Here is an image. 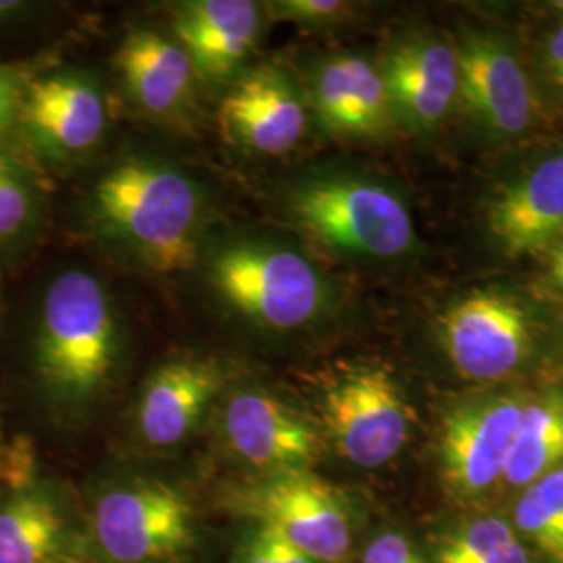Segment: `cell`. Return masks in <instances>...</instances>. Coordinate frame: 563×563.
Instances as JSON below:
<instances>
[{"label": "cell", "instance_id": "6da1fadb", "mask_svg": "<svg viewBox=\"0 0 563 563\" xmlns=\"http://www.w3.org/2000/svg\"><path fill=\"white\" fill-rule=\"evenodd\" d=\"M123 328L109 288L84 267H63L38 288L23 334V363L42 411L78 428L120 376Z\"/></svg>", "mask_w": 563, "mask_h": 563}, {"label": "cell", "instance_id": "7a4b0ae2", "mask_svg": "<svg viewBox=\"0 0 563 563\" xmlns=\"http://www.w3.org/2000/svg\"><path fill=\"white\" fill-rule=\"evenodd\" d=\"M205 195L172 163L128 157L95 184L86 216L102 241L157 274L186 272L201 260Z\"/></svg>", "mask_w": 563, "mask_h": 563}, {"label": "cell", "instance_id": "3957f363", "mask_svg": "<svg viewBox=\"0 0 563 563\" xmlns=\"http://www.w3.org/2000/svg\"><path fill=\"white\" fill-rule=\"evenodd\" d=\"M86 549L109 563H205L209 505L155 472L115 470L81 495Z\"/></svg>", "mask_w": 563, "mask_h": 563}, {"label": "cell", "instance_id": "277c9868", "mask_svg": "<svg viewBox=\"0 0 563 563\" xmlns=\"http://www.w3.org/2000/svg\"><path fill=\"white\" fill-rule=\"evenodd\" d=\"M202 278L234 318L265 334H297L332 305L322 267L299 246L267 236H230L202 246Z\"/></svg>", "mask_w": 563, "mask_h": 563}, {"label": "cell", "instance_id": "5b68a950", "mask_svg": "<svg viewBox=\"0 0 563 563\" xmlns=\"http://www.w3.org/2000/svg\"><path fill=\"white\" fill-rule=\"evenodd\" d=\"M284 213L309 241L349 260L395 262L418 246L401 192L365 174L305 176L286 190Z\"/></svg>", "mask_w": 563, "mask_h": 563}, {"label": "cell", "instance_id": "8992f818", "mask_svg": "<svg viewBox=\"0 0 563 563\" xmlns=\"http://www.w3.org/2000/svg\"><path fill=\"white\" fill-rule=\"evenodd\" d=\"M213 511L262 523L320 563H349L357 547V516L346 493L316 470L236 476L211 497Z\"/></svg>", "mask_w": 563, "mask_h": 563}, {"label": "cell", "instance_id": "52a82bcc", "mask_svg": "<svg viewBox=\"0 0 563 563\" xmlns=\"http://www.w3.org/2000/svg\"><path fill=\"white\" fill-rule=\"evenodd\" d=\"M313 420L342 462L376 470L405 449L413 409L386 365L349 362L318 376Z\"/></svg>", "mask_w": 563, "mask_h": 563}, {"label": "cell", "instance_id": "ba28073f", "mask_svg": "<svg viewBox=\"0 0 563 563\" xmlns=\"http://www.w3.org/2000/svg\"><path fill=\"white\" fill-rule=\"evenodd\" d=\"M218 446L239 476L313 470L325 453L313 416L280 390L232 380L213 413Z\"/></svg>", "mask_w": 563, "mask_h": 563}, {"label": "cell", "instance_id": "9c48e42d", "mask_svg": "<svg viewBox=\"0 0 563 563\" xmlns=\"http://www.w3.org/2000/svg\"><path fill=\"white\" fill-rule=\"evenodd\" d=\"M109 107L80 69H41L23 92L9 144L41 169L78 163L101 144Z\"/></svg>", "mask_w": 563, "mask_h": 563}, {"label": "cell", "instance_id": "30bf717a", "mask_svg": "<svg viewBox=\"0 0 563 563\" xmlns=\"http://www.w3.org/2000/svg\"><path fill=\"white\" fill-rule=\"evenodd\" d=\"M460 99L467 118L493 141H518L539 120V95L514 44L493 30H463L455 41Z\"/></svg>", "mask_w": 563, "mask_h": 563}, {"label": "cell", "instance_id": "8fae6325", "mask_svg": "<svg viewBox=\"0 0 563 563\" xmlns=\"http://www.w3.org/2000/svg\"><path fill=\"white\" fill-rule=\"evenodd\" d=\"M439 336L463 380L497 383L518 372L534 346V323L516 295L484 288L453 302Z\"/></svg>", "mask_w": 563, "mask_h": 563}, {"label": "cell", "instance_id": "7c38bea8", "mask_svg": "<svg viewBox=\"0 0 563 563\" xmlns=\"http://www.w3.org/2000/svg\"><path fill=\"white\" fill-rule=\"evenodd\" d=\"M232 372L216 357L176 355L142 383L132 413L136 443L151 453H174L190 443L218 409Z\"/></svg>", "mask_w": 563, "mask_h": 563}, {"label": "cell", "instance_id": "4fadbf2b", "mask_svg": "<svg viewBox=\"0 0 563 563\" xmlns=\"http://www.w3.org/2000/svg\"><path fill=\"white\" fill-rule=\"evenodd\" d=\"M526 397L493 395L455 407L441 428L439 462L449 490L478 499L505 476Z\"/></svg>", "mask_w": 563, "mask_h": 563}, {"label": "cell", "instance_id": "5bb4252c", "mask_svg": "<svg viewBox=\"0 0 563 563\" xmlns=\"http://www.w3.org/2000/svg\"><path fill=\"white\" fill-rule=\"evenodd\" d=\"M218 121L228 142L255 155L278 157L302 141L309 104L301 84L286 69L260 65L230 84Z\"/></svg>", "mask_w": 563, "mask_h": 563}, {"label": "cell", "instance_id": "9a60e30c", "mask_svg": "<svg viewBox=\"0 0 563 563\" xmlns=\"http://www.w3.org/2000/svg\"><path fill=\"white\" fill-rule=\"evenodd\" d=\"M380 69L395 121L416 134H432L457 107L455 42L434 34L407 36L388 48Z\"/></svg>", "mask_w": 563, "mask_h": 563}, {"label": "cell", "instance_id": "2e32d148", "mask_svg": "<svg viewBox=\"0 0 563 563\" xmlns=\"http://www.w3.org/2000/svg\"><path fill=\"white\" fill-rule=\"evenodd\" d=\"M86 547L81 497L42 478L0 493V563H55Z\"/></svg>", "mask_w": 563, "mask_h": 563}, {"label": "cell", "instance_id": "e0dca14e", "mask_svg": "<svg viewBox=\"0 0 563 563\" xmlns=\"http://www.w3.org/2000/svg\"><path fill=\"white\" fill-rule=\"evenodd\" d=\"M302 90L309 111L328 134L380 139L397 123L380 63L362 53H332L313 60Z\"/></svg>", "mask_w": 563, "mask_h": 563}, {"label": "cell", "instance_id": "ac0fdd59", "mask_svg": "<svg viewBox=\"0 0 563 563\" xmlns=\"http://www.w3.org/2000/svg\"><path fill=\"white\" fill-rule=\"evenodd\" d=\"M484 220L490 241L509 260L553 251L563 241V148L499 186Z\"/></svg>", "mask_w": 563, "mask_h": 563}, {"label": "cell", "instance_id": "d6986e66", "mask_svg": "<svg viewBox=\"0 0 563 563\" xmlns=\"http://www.w3.org/2000/svg\"><path fill=\"white\" fill-rule=\"evenodd\" d=\"M265 4L253 0H188L174 9V36L199 80L232 84L255 51Z\"/></svg>", "mask_w": 563, "mask_h": 563}, {"label": "cell", "instance_id": "ffe728a7", "mask_svg": "<svg viewBox=\"0 0 563 563\" xmlns=\"http://www.w3.org/2000/svg\"><path fill=\"white\" fill-rule=\"evenodd\" d=\"M115 63L130 99L144 113L169 120L190 107L199 76L176 38L134 30L121 41Z\"/></svg>", "mask_w": 563, "mask_h": 563}, {"label": "cell", "instance_id": "44dd1931", "mask_svg": "<svg viewBox=\"0 0 563 563\" xmlns=\"http://www.w3.org/2000/svg\"><path fill=\"white\" fill-rule=\"evenodd\" d=\"M48 188L41 167L11 144H0V272L15 269L41 244Z\"/></svg>", "mask_w": 563, "mask_h": 563}, {"label": "cell", "instance_id": "7402d4cb", "mask_svg": "<svg viewBox=\"0 0 563 563\" xmlns=\"http://www.w3.org/2000/svg\"><path fill=\"white\" fill-rule=\"evenodd\" d=\"M560 465H563V390H551L523 405L504 481L509 486H528Z\"/></svg>", "mask_w": 563, "mask_h": 563}, {"label": "cell", "instance_id": "603a6c76", "mask_svg": "<svg viewBox=\"0 0 563 563\" xmlns=\"http://www.w3.org/2000/svg\"><path fill=\"white\" fill-rule=\"evenodd\" d=\"M516 523L551 563H563V465L526 486Z\"/></svg>", "mask_w": 563, "mask_h": 563}, {"label": "cell", "instance_id": "cb8c5ba5", "mask_svg": "<svg viewBox=\"0 0 563 563\" xmlns=\"http://www.w3.org/2000/svg\"><path fill=\"white\" fill-rule=\"evenodd\" d=\"M514 541L518 537L511 523L501 518H481L444 539L437 551V563H483Z\"/></svg>", "mask_w": 563, "mask_h": 563}, {"label": "cell", "instance_id": "d4e9b609", "mask_svg": "<svg viewBox=\"0 0 563 563\" xmlns=\"http://www.w3.org/2000/svg\"><path fill=\"white\" fill-rule=\"evenodd\" d=\"M225 563H320L262 523L236 522Z\"/></svg>", "mask_w": 563, "mask_h": 563}, {"label": "cell", "instance_id": "484cf974", "mask_svg": "<svg viewBox=\"0 0 563 563\" xmlns=\"http://www.w3.org/2000/svg\"><path fill=\"white\" fill-rule=\"evenodd\" d=\"M41 69L34 60H0V144L11 141L23 92Z\"/></svg>", "mask_w": 563, "mask_h": 563}, {"label": "cell", "instance_id": "4316f807", "mask_svg": "<svg viewBox=\"0 0 563 563\" xmlns=\"http://www.w3.org/2000/svg\"><path fill=\"white\" fill-rule=\"evenodd\" d=\"M265 7V13L278 20L292 21L309 27L341 23L351 13V4L341 0H278L267 2Z\"/></svg>", "mask_w": 563, "mask_h": 563}, {"label": "cell", "instance_id": "83f0119b", "mask_svg": "<svg viewBox=\"0 0 563 563\" xmlns=\"http://www.w3.org/2000/svg\"><path fill=\"white\" fill-rule=\"evenodd\" d=\"M357 563H428L422 551L401 530H378L363 544Z\"/></svg>", "mask_w": 563, "mask_h": 563}, {"label": "cell", "instance_id": "f1b7e54d", "mask_svg": "<svg viewBox=\"0 0 563 563\" xmlns=\"http://www.w3.org/2000/svg\"><path fill=\"white\" fill-rule=\"evenodd\" d=\"M539 65L549 88L563 99V21L544 36L539 48Z\"/></svg>", "mask_w": 563, "mask_h": 563}, {"label": "cell", "instance_id": "f546056e", "mask_svg": "<svg viewBox=\"0 0 563 563\" xmlns=\"http://www.w3.org/2000/svg\"><path fill=\"white\" fill-rule=\"evenodd\" d=\"M41 4L23 0H0V34L27 25L41 13Z\"/></svg>", "mask_w": 563, "mask_h": 563}, {"label": "cell", "instance_id": "4dcf8cb0", "mask_svg": "<svg viewBox=\"0 0 563 563\" xmlns=\"http://www.w3.org/2000/svg\"><path fill=\"white\" fill-rule=\"evenodd\" d=\"M483 563H534L530 553L523 549L520 541L505 544L504 549H499L497 553H493L488 560Z\"/></svg>", "mask_w": 563, "mask_h": 563}, {"label": "cell", "instance_id": "1f68e13d", "mask_svg": "<svg viewBox=\"0 0 563 563\" xmlns=\"http://www.w3.org/2000/svg\"><path fill=\"white\" fill-rule=\"evenodd\" d=\"M549 278L563 290V241L553 246L551 262H549Z\"/></svg>", "mask_w": 563, "mask_h": 563}, {"label": "cell", "instance_id": "d6a6232c", "mask_svg": "<svg viewBox=\"0 0 563 563\" xmlns=\"http://www.w3.org/2000/svg\"><path fill=\"white\" fill-rule=\"evenodd\" d=\"M55 563H109L101 560V558H97L95 553H90L86 547H81L78 551H74V553H69V555H65V558H60Z\"/></svg>", "mask_w": 563, "mask_h": 563}, {"label": "cell", "instance_id": "836d02e7", "mask_svg": "<svg viewBox=\"0 0 563 563\" xmlns=\"http://www.w3.org/2000/svg\"><path fill=\"white\" fill-rule=\"evenodd\" d=\"M7 451H9V441L4 437V422H2V413H0V483H2V467L7 460Z\"/></svg>", "mask_w": 563, "mask_h": 563}, {"label": "cell", "instance_id": "e575fe53", "mask_svg": "<svg viewBox=\"0 0 563 563\" xmlns=\"http://www.w3.org/2000/svg\"><path fill=\"white\" fill-rule=\"evenodd\" d=\"M551 7H553V11H558V13H562L563 15V0H560V2H551Z\"/></svg>", "mask_w": 563, "mask_h": 563}, {"label": "cell", "instance_id": "d590c367", "mask_svg": "<svg viewBox=\"0 0 563 563\" xmlns=\"http://www.w3.org/2000/svg\"><path fill=\"white\" fill-rule=\"evenodd\" d=\"M562 328H563V309H562Z\"/></svg>", "mask_w": 563, "mask_h": 563}]
</instances>
